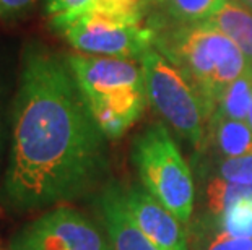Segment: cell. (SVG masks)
I'll use <instances>...</instances> for the list:
<instances>
[{"label":"cell","mask_w":252,"mask_h":250,"mask_svg":"<svg viewBox=\"0 0 252 250\" xmlns=\"http://www.w3.org/2000/svg\"><path fill=\"white\" fill-rule=\"evenodd\" d=\"M252 103V65L238 80L229 84L220 99L213 115L228 117L234 120H248Z\"/></svg>","instance_id":"obj_13"},{"label":"cell","mask_w":252,"mask_h":250,"mask_svg":"<svg viewBox=\"0 0 252 250\" xmlns=\"http://www.w3.org/2000/svg\"><path fill=\"white\" fill-rule=\"evenodd\" d=\"M75 51L87 56L140 58L155 47L157 33L147 23L127 25L98 15L80 13L77 17L52 23Z\"/></svg>","instance_id":"obj_6"},{"label":"cell","mask_w":252,"mask_h":250,"mask_svg":"<svg viewBox=\"0 0 252 250\" xmlns=\"http://www.w3.org/2000/svg\"><path fill=\"white\" fill-rule=\"evenodd\" d=\"M221 232L238 239H252V198L238 200L220 216Z\"/></svg>","instance_id":"obj_16"},{"label":"cell","mask_w":252,"mask_h":250,"mask_svg":"<svg viewBox=\"0 0 252 250\" xmlns=\"http://www.w3.org/2000/svg\"><path fill=\"white\" fill-rule=\"evenodd\" d=\"M82 13L98 15L127 25H143L148 17V0H93Z\"/></svg>","instance_id":"obj_14"},{"label":"cell","mask_w":252,"mask_h":250,"mask_svg":"<svg viewBox=\"0 0 252 250\" xmlns=\"http://www.w3.org/2000/svg\"><path fill=\"white\" fill-rule=\"evenodd\" d=\"M37 0H0V20L13 21L26 15Z\"/></svg>","instance_id":"obj_19"},{"label":"cell","mask_w":252,"mask_h":250,"mask_svg":"<svg viewBox=\"0 0 252 250\" xmlns=\"http://www.w3.org/2000/svg\"><path fill=\"white\" fill-rule=\"evenodd\" d=\"M122 198L133 221L150 241L161 250H187L181 221L147 189L122 187Z\"/></svg>","instance_id":"obj_8"},{"label":"cell","mask_w":252,"mask_h":250,"mask_svg":"<svg viewBox=\"0 0 252 250\" xmlns=\"http://www.w3.org/2000/svg\"><path fill=\"white\" fill-rule=\"evenodd\" d=\"M248 124L251 125V129H252V103H251V109H249V114H248Z\"/></svg>","instance_id":"obj_22"},{"label":"cell","mask_w":252,"mask_h":250,"mask_svg":"<svg viewBox=\"0 0 252 250\" xmlns=\"http://www.w3.org/2000/svg\"><path fill=\"white\" fill-rule=\"evenodd\" d=\"M140 65L150 104L181 137L202 146L210 112L194 84L155 47L140 58Z\"/></svg>","instance_id":"obj_5"},{"label":"cell","mask_w":252,"mask_h":250,"mask_svg":"<svg viewBox=\"0 0 252 250\" xmlns=\"http://www.w3.org/2000/svg\"><path fill=\"white\" fill-rule=\"evenodd\" d=\"M12 250H112L98 226L77 210L61 206L34 220L10 244Z\"/></svg>","instance_id":"obj_7"},{"label":"cell","mask_w":252,"mask_h":250,"mask_svg":"<svg viewBox=\"0 0 252 250\" xmlns=\"http://www.w3.org/2000/svg\"><path fill=\"white\" fill-rule=\"evenodd\" d=\"M208 132L223 158H238L252 153V129L246 120L212 115Z\"/></svg>","instance_id":"obj_12"},{"label":"cell","mask_w":252,"mask_h":250,"mask_svg":"<svg viewBox=\"0 0 252 250\" xmlns=\"http://www.w3.org/2000/svg\"><path fill=\"white\" fill-rule=\"evenodd\" d=\"M98 206L112 250H161L133 221L122 198L121 184H109L99 195Z\"/></svg>","instance_id":"obj_9"},{"label":"cell","mask_w":252,"mask_h":250,"mask_svg":"<svg viewBox=\"0 0 252 250\" xmlns=\"http://www.w3.org/2000/svg\"><path fill=\"white\" fill-rule=\"evenodd\" d=\"M228 0H148L147 25L161 31L171 26L202 23L212 18Z\"/></svg>","instance_id":"obj_10"},{"label":"cell","mask_w":252,"mask_h":250,"mask_svg":"<svg viewBox=\"0 0 252 250\" xmlns=\"http://www.w3.org/2000/svg\"><path fill=\"white\" fill-rule=\"evenodd\" d=\"M155 49L194 84L210 119L229 84L249 68L239 47L208 21L157 31Z\"/></svg>","instance_id":"obj_2"},{"label":"cell","mask_w":252,"mask_h":250,"mask_svg":"<svg viewBox=\"0 0 252 250\" xmlns=\"http://www.w3.org/2000/svg\"><path fill=\"white\" fill-rule=\"evenodd\" d=\"M208 23L228 36L252 65V12L236 0H228Z\"/></svg>","instance_id":"obj_11"},{"label":"cell","mask_w":252,"mask_h":250,"mask_svg":"<svg viewBox=\"0 0 252 250\" xmlns=\"http://www.w3.org/2000/svg\"><path fill=\"white\" fill-rule=\"evenodd\" d=\"M203 250H252V239H238L220 232Z\"/></svg>","instance_id":"obj_20"},{"label":"cell","mask_w":252,"mask_h":250,"mask_svg":"<svg viewBox=\"0 0 252 250\" xmlns=\"http://www.w3.org/2000/svg\"><path fill=\"white\" fill-rule=\"evenodd\" d=\"M93 0H46V12L51 17V23L68 20L85 12Z\"/></svg>","instance_id":"obj_18"},{"label":"cell","mask_w":252,"mask_h":250,"mask_svg":"<svg viewBox=\"0 0 252 250\" xmlns=\"http://www.w3.org/2000/svg\"><path fill=\"white\" fill-rule=\"evenodd\" d=\"M217 174L228 182L252 187V153L238 158H223L218 163Z\"/></svg>","instance_id":"obj_17"},{"label":"cell","mask_w":252,"mask_h":250,"mask_svg":"<svg viewBox=\"0 0 252 250\" xmlns=\"http://www.w3.org/2000/svg\"><path fill=\"white\" fill-rule=\"evenodd\" d=\"M236 2H239L241 5H243V7H246V8L252 12V0H236Z\"/></svg>","instance_id":"obj_21"},{"label":"cell","mask_w":252,"mask_h":250,"mask_svg":"<svg viewBox=\"0 0 252 250\" xmlns=\"http://www.w3.org/2000/svg\"><path fill=\"white\" fill-rule=\"evenodd\" d=\"M88 108L108 138H119L147 104L140 63L128 58L75 54L67 57Z\"/></svg>","instance_id":"obj_3"},{"label":"cell","mask_w":252,"mask_h":250,"mask_svg":"<svg viewBox=\"0 0 252 250\" xmlns=\"http://www.w3.org/2000/svg\"><path fill=\"white\" fill-rule=\"evenodd\" d=\"M251 196L252 198V187L251 185H241L228 182L221 177H217L208 184L207 187V200H208V210L215 216H221L223 211L229 208L233 203H236L241 198Z\"/></svg>","instance_id":"obj_15"},{"label":"cell","mask_w":252,"mask_h":250,"mask_svg":"<svg viewBox=\"0 0 252 250\" xmlns=\"http://www.w3.org/2000/svg\"><path fill=\"white\" fill-rule=\"evenodd\" d=\"M106 138L67 58L26 47L5 177L10 201L36 208L90 192L108 171Z\"/></svg>","instance_id":"obj_1"},{"label":"cell","mask_w":252,"mask_h":250,"mask_svg":"<svg viewBox=\"0 0 252 250\" xmlns=\"http://www.w3.org/2000/svg\"><path fill=\"white\" fill-rule=\"evenodd\" d=\"M132 161L143 187L181 222L189 221L194 210V180L164 124H152L133 140Z\"/></svg>","instance_id":"obj_4"}]
</instances>
